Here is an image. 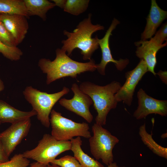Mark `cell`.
<instances>
[{
  "label": "cell",
  "instance_id": "14",
  "mask_svg": "<svg viewBox=\"0 0 167 167\" xmlns=\"http://www.w3.org/2000/svg\"><path fill=\"white\" fill-rule=\"evenodd\" d=\"M135 44L137 46L135 51L136 56L145 62L148 71L156 76L154 69L157 63L156 54L159 50L166 46L167 41L161 45H157L150 40H140Z\"/></svg>",
  "mask_w": 167,
  "mask_h": 167
},
{
  "label": "cell",
  "instance_id": "34",
  "mask_svg": "<svg viewBox=\"0 0 167 167\" xmlns=\"http://www.w3.org/2000/svg\"><path fill=\"white\" fill-rule=\"evenodd\" d=\"M1 124V123H0V124Z\"/></svg>",
  "mask_w": 167,
  "mask_h": 167
},
{
  "label": "cell",
  "instance_id": "22",
  "mask_svg": "<svg viewBox=\"0 0 167 167\" xmlns=\"http://www.w3.org/2000/svg\"><path fill=\"white\" fill-rule=\"evenodd\" d=\"M0 53L12 61L19 60L23 54L22 51L17 47L8 46L0 41Z\"/></svg>",
  "mask_w": 167,
  "mask_h": 167
},
{
  "label": "cell",
  "instance_id": "5",
  "mask_svg": "<svg viewBox=\"0 0 167 167\" xmlns=\"http://www.w3.org/2000/svg\"><path fill=\"white\" fill-rule=\"evenodd\" d=\"M71 140H58L51 135L45 134L35 148L22 154L28 159L48 165L60 154L71 150Z\"/></svg>",
  "mask_w": 167,
  "mask_h": 167
},
{
  "label": "cell",
  "instance_id": "1",
  "mask_svg": "<svg viewBox=\"0 0 167 167\" xmlns=\"http://www.w3.org/2000/svg\"><path fill=\"white\" fill-rule=\"evenodd\" d=\"M56 57L53 61L45 58L40 59L38 66L43 73L46 74V84L49 85L55 81L65 77L76 79L78 75L96 70L95 61L91 59L87 62L72 60L61 49L56 50Z\"/></svg>",
  "mask_w": 167,
  "mask_h": 167
},
{
  "label": "cell",
  "instance_id": "26",
  "mask_svg": "<svg viewBox=\"0 0 167 167\" xmlns=\"http://www.w3.org/2000/svg\"><path fill=\"white\" fill-rule=\"evenodd\" d=\"M167 22L164 24L160 29L155 34L153 37L150 40L158 45H161L163 42L167 41Z\"/></svg>",
  "mask_w": 167,
  "mask_h": 167
},
{
  "label": "cell",
  "instance_id": "27",
  "mask_svg": "<svg viewBox=\"0 0 167 167\" xmlns=\"http://www.w3.org/2000/svg\"><path fill=\"white\" fill-rule=\"evenodd\" d=\"M9 158L4 152L0 139V163L9 161Z\"/></svg>",
  "mask_w": 167,
  "mask_h": 167
},
{
  "label": "cell",
  "instance_id": "17",
  "mask_svg": "<svg viewBox=\"0 0 167 167\" xmlns=\"http://www.w3.org/2000/svg\"><path fill=\"white\" fill-rule=\"evenodd\" d=\"M70 140L71 150L73 152L74 157L83 167H105L97 160L91 157L84 152L81 147L82 141L80 137L73 138Z\"/></svg>",
  "mask_w": 167,
  "mask_h": 167
},
{
  "label": "cell",
  "instance_id": "10",
  "mask_svg": "<svg viewBox=\"0 0 167 167\" xmlns=\"http://www.w3.org/2000/svg\"><path fill=\"white\" fill-rule=\"evenodd\" d=\"M148 71L146 62L143 59H140L134 69L125 73L126 81L115 95V98L118 102L122 101L128 106L131 105L135 88Z\"/></svg>",
  "mask_w": 167,
  "mask_h": 167
},
{
  "label": "cell",
  "instance_id": "7",
  "mask_svg": "<svg viewBox=\"0 0 167 167\" xmlns=\"http://www.w3.org/2000/svg\"><path fill=\"white\" fill-rule=\"evenodd\" d=\"M93 135L89 139L90 152L96 160L108 165L113 162V150L119 139L107 129L96 123L92 127Z\"/></svg>",
  "mask_w": 167,
  "mask_h": 167
},
{
  "label": "cell",
  "instance_id": "30",
  "mask_svg": "<svg viewBox=\"0 0 167 167\" xmlns=\"http://www.w3.org/2000/svg\"><path fill=\"white\" fill-rule=\"evenodd\" d=\"M47 165L37 161L31 163L29 167H47Z\"/></svg>",
  "mask_w": 167,
  "mask_h": 167
},
{
  "label": "cell",
  "instance_id": "18",
  "mask_svg": "<svg viewBox=\"0 0 167 167\" xmlns=\"http://www.w3.org/2000/svg\"><path fill=\"white\" fill-rule=\"evenodd\" d=\"M28 16L36 15L45 21L46 13L56 6L54 2L47 0H24Z\"/></svg>",
  "mask_w": 167,
  "mask_h": 167
},
{
  "label": "cell",
  "instance_id": "31",
  "mask_svg": "<svg viewBox=\"0 0 167 167\" xmlns=\"http://www.w3.org/2000/svg\"><path fill=\"white\" fill-rule=\"evenodd\" d=\"M4 83L0 78V93L4 90Z\"/></svg>",
  "mask_w": 167,
  "mask_h": 167
},
{
  "label": "cell",
  "instance_id": "29",
  "mask_svg": "<svg viewBox=\"0 0 167 167\" xmlns=\"http://www.w3.org/2000/svg\"><path fill=\"white\" fill-rule=\"evenodd\" d=\"M50 1L53 2L56 6H58L61 8L63 9L66 0H52Z\"/></svg>",
  "mask_w": 167,
  "mask_h": 167
},
{
  "label": "cell",
  "instance_id": "19",
  "mask_svg": "<svg viewBox=\"0 0 167 167\" xmlns=\"http://www.w3.org/2000/svg\"><path fill=\"white\" fill-rule=\"evenodd\" d=\"M139 134L143 143L157 156L167 159V148L158 144L152 138V133L148 134L146 130L145 123L139 128Z\"/></svg>",
  "mask_w": 167,
  "mask_h": 167
},
{
  "label": "cell",
  "instance_id": "21",
  "mask_svg": "<svg viewBox=\"0 0 167 167\" xmlns=\"http://www.w3.org/2000/svg\"><path fill=\"white\" fill-rule=\"evenodd\" d=\"M89 0H66L64 11L75 15H78L87 9Z\"/></svg>",
  "mask_w": 167,
  "mask_h": 167
},
{
  "label": "cell",
  "instance_id": "9",
  "mask_svg": "<svg viewBox=\"0 0 167 167\" xmlns=\"http://www.w3.org/2000/svg\"><path fill=\"white\" fill-rule=\"evenodd\" d=\"M30 118L12 124L0 133V139L4 152L9 157L17 146L26 137L31 126Z\"/></svg>",
  "mask_w": 167,
  "mask_h": 167
},
{
  "label": "cell",
  "instance_id": "15",
  "mask_svg": "<svg viewBox=\"0 0 167 167\" xmlns=\"http://www.w3.org/2000/svg\"><path fill=\"white\" fill-rule=\"evenodd\" d=\"M151 2L149 14L146 19V24L141 34L142 41L152 37L157 28L167 17V11L161 9L155 0H152Z\"/></svg>",
  "mask_w": 167,
  "mask_h": 167
},
{
  "label": "cell",
  "instance_id": "12",
  "mask_svg": "<svg viewBox=\"0 0 167 167\" xmlns=\"http://www.w3.org/2000/svg\"><path fill=\"white\" fill-rule=\"evenodd\" d=\"M138 106L133 116L138 120L154 113L162 116L167 115V101L155 99L148 95L142 88L137 92Z\"/></svg>",
  "mask_w": 167,
  "mask_h": 167
},
{
  "label": "cell",
  "instance_id": "11",
  "mask_svg": "<svg viewBox=\"0 0 167 167\" xmlns=\"http://www.w3.org/2000/svg\"><path fill=\"white\" fill-rule=\"evenodd\" d=\"M120 23L116 19L114 18L110 26L106 31L104 36L101 39L97 38V41L100 47L102 58L100 62L96 65V70L101 75H105V69L107 64L112 62L115 65L118 70L122 71L129 63V61L127 58H120L119 60H115L112 57L109 45V40L112 31Z\"/></svg>",
  "mask_w": 167,
  "mask_h": 167
},
{
  "label": "cell",
  "instance_id": "3",
  "mask_svg": "<svg viewBox=\"0 0 167 167\" xmlns=\"http://www.w3.org/2000/svg\"><path fill=\"white\" fill-rule=\"evenodd\" d=\"M121 86L119 82L115 81L104 86L88 81L80 84V90L92 100L94 108L97 113L95 118L96 124L102 126L106 124L108 113L111 109L117 107L118 102L115 95Z\"/></svg>",
  "mask_w": 167,
  "mask_h": 167
},
{
  "label": "cell",
  "instance_id": "6",
  "mask_svg": "<svg viewBox=\"0 0 167 167\" xmlns=\"http://www.w3.org/2000/svg\"><path fill=\"white\" fill-rule=\"evenodd\" d=\"M50 118L51 135L58 140H69L75 136L89 139L92 136L87 123H78L62 116L61 113L52 110Z\"/></svg>",
  "mask_w": 167,
  "mask_h": 167
},
{
  "label": "cell",
  "instance_id": "28",
  "mask_svg": "<svg viewBox=\"0 0 167 167\" xmlns=\"http://www.w3.org/2000/svg\"><path fill=\"white\" fill-rule=\"evenodd\" d=\"M156 75H158L162 81L165 84L167 83V72L166 71L160 70Z\"/></svg>",
  "mask_w": 167,
  "mask_h": 167
},
{
  "label": "cell",
  "instance_id": "4",
  "mask_svg": "<svg viewBox=\"0 0 167 167\" xmlns=\"http://www.w3.org/2000/svg\"><path fill=\"white\" fill-rule=\"evenodd\" d=\"M69 91L68 88L64 87L62 91L50 94L28 86L23 91V94L32 106V109L36 112L38 119L43 126L49 128L50 126L49 116L53 107L62 97Z\"/></svg>",
  "mask_w": 167,
  "mask_h": 167
},
{
  "label": "cell",
  "instance_id": "25",
  "mask_svg": "<svg viewBox=\"0 0 167 167\" xmlns=\"http://www.w3.org/2000/svg\"><path fill=\"white\" fill-rule=\"evenodd\" d=\"M0 41L10 47H17L15 41L0 18Z\"/></svg>",
  "mask_w": 167,
  "mask_h": 167
},
{
  "label": "cell",
  "instance_id": "20",
  "mask_svg": "<svg viewBox=\"0 0 167 167\" xmlns=\"http://www.w3.org/2000/svg\"><path fill=\"white\" fill-rule=\"evenodd\" d=\"M0 14H19L29 17L22 0H0Z\"/></svg>",
  "mask_w": 167,
  "mask_h": 167
},
{
  "label": "cell",
  "instance_id": "13",
  "mask_svg": "<svg viewBox=\"0 0 167 167\" xmlns=\"http://www.w3.org/2000/svg\"><path fill=\"white\" fill-rule=\"evenodd\" d=\"M27 17L19 14H0V18L17 46L25 38L29 28Z\"/></svg>",
  "mask_w": 167,
  "mask_h": 167
},
{
  "label": "cell",
  "instance_id": "16",
  "mask_svg": "<svg viewBox=\"0 0 167 167\" xmlns=\"http://www.w3.org/2000/svg\"><path fill=\"white\" fill-rule=\"evenodd\" d=\"M36 115L32 109L29 111L19 110L5 101L0 100V123L8 122L11 124L26 119Z\"/></svg>",
  "mask_w": 167,
  "mask_h": 167
},
{
  "label": "cell",
  "instance_id": "23",
  "mask_svg": "<svg viewBox=\"0 0 167 167\" xmlns=\"http://www.w3.org/2000/svg\"><path fill=\"white\" fill-rule=\"evenodd\" d=\"M30 161L22 154L15 155L10 160L0 163V167H27Z\"/></svg>",
  "mask_w": 167,
  "mask_h": 167
},
{
  "label": "cell",
  "instance_id": "33",
  "mask_svg": "<svg viewBox=\"0 0 167 167\" xmlns=\"http://www.w3.org/2000/svg\"><path fill=\"white\" fill-rule=\"evenodd\" d=\"M47 167H60L55 164H51V165H49V164L48 165Z\"/></svg>",
  "mask_w": 167,
  "mask_h": 167
},
{
  "label": "cell",
  "instance_id": "24",
  "mask_svg": "<svg viewBox=\"0 0 167 167\" xmlns=\"http://www.w3.org/2000/svg\"><path fill=\"white\" fill-rule=\"evenodd\" d=\"M50 163L60 167H83L74 156L71 155H66L58 159H55Z\"/></svg>",
  "mask_w": 167,
  "mask_h": 167
},
{
  "label": "cell",
  "instance_id": "2",
  "mask_svg": "<svg viewBox=\"0 0 167 167\" xmlns=\"http://www.w3.org/2000/svg\"><path fill=\"white\" fill-rule=\"evenodd\" d=\"M92 15L89 14L88 17L80 22L73 32L63 31V34L67 38L62 41L63 45L61 49L67 52L68 56L75 49L77 48L80 50L83 60H90L93 53L99 48L97 36L92 38V35L97 31L104 30V27L99 24H93Z\"/></svg>",
  "mask_w": 167,
  "mask_h": 167
},
{
  "label": "cell",
  "instance_id": "32",
  "mask_svg": "<svg viewBox=\"0 0 167 167\" xmlns=\"http://www.w3.org/2000/svg\"><path fill=\"white\" fill-rule=\"evenodd\" d=\"M107 167H125V166H119L116 162H113L108 165Z\"/></svg>",
  "mask_w": 167,
  "mask_h": 167
},
{
  "label": "cell",
  "instance_id": "8",
  "mask_svg": "<svg viewBox=\"0 0 167 167\" xmlns=\"http://www.w3.org/2000/svg\"><path fill=\"white\" fill-rule=\"evenodd\" d=\"M71 89L74 94L71 99H61L59 101L60 104L67 110L80 116L88 122L92 121L93 116L90 111L89 108L93 104L91 98L84 93L76 83L72 84Z\"/></svg>",
  "mask_w": 167,
  "mask_h": 167
}]
</instances>
